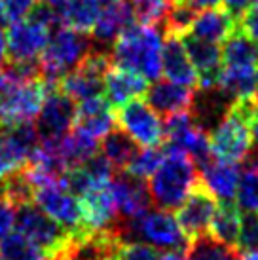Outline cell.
<instances>
[{
  "label": "cell",
  "mask_w": 258,
  "mask_h": 260,
  "mask_svg": "<svg viewBox=\"0 0 258 260\" xmlns=\"http://www.w3.org/2000/svg\"><path fill=\"white\" fill-rule=\"evenodd\" d=\"M74 118H76V103L64 93L59 84L53 86L35 123L40 141H57L64 137L74 127Z\"/></svg>",
  "instance_id": "7c38bea8"
},
{
  "label": "cell",
  "mask_w": 258,
  "mask_h": 260,
  "mask_svg": "<svg viewBox=\"0 0 258 260\" xmlns=\"http://www.w3.org/2000/svg\"><path fill=\"white\" fill-rule=\"evenodd\" d=\"M40 2H44V4H48V6H51V8H55V10H61V6H63L67 0H40Z\"/></svg>",
  "instance_id": "bcb514c9"
},
{
  "label": "cell",
  "mask_w": 258,
  "mask_h": 260,
  "mask_svg": "<svg viewBox=\"0 0 258 260\" xmlns=\"http://www.w3.org/2000/svg\"><path fill=\"white\" fill-rule=\"evenodd\" d=\"M15 226L17 232H21L38 247H42L50 260H67L76 243V238L71 232H67L61 224L48 217L35 202L23 203L17 207Z\"/></svg>",
  "instance_id": "8992f818"
},
{
  "label": "cell",
  "mask_w": 258,
  "mask_h": 260,
  "mask_svg": "<svg viewBox=\"0 0 258 260\" xmlns=\"http://www.w3.org/2000/svg\"><path fill=\"white\" fill-rule=\"evenodd\" d=\"M51 84L44 78H33L17 86L0 99V125H14L19 122H33L40 109H42L46 97L50 93Z\"/></svg>",
  "instance_id": "30bf717a"
},
{
  "label": "cell",
  "mask_w": 258,
  "mask_h": 260,
  "mask_svg": "<svg viewBox=\"0 0 258 260\" xmlns=\"http://www.w3.org/2000/svg\"><path fill=\"white\" fill-rule=\"evenodd\" d=\"M162 48L164 35L154 25H131L112 44V63L133 73L144 80L158 82L162 74Z\"/></svg>",
  "instance_id": "6da1fadb"
},
{
  "label": "cell",
  "mask_w": 258,
  "mask_h": 260,
  "mask_svg": "<svg viewBox=\"0 0 258 260\" xmlns=\"http://www.w3.org/2000/svg\"><path fill=\"white\" fill-rule=\"evenodd\" d=\"M99 14V0H67L59 10L61 25L84 35H89L93 30Z\"/></svg>",
  "instance_id": "484cf974"
},
{
  "label": "cell",
  "mask_w": 258,
  "mask_h": 260,
  "mask_svg": "<svg viewBox=\"0 0 258 260\" xmlns=\"http://www.w3.org/2000/svg\"><path fill=\"white\" fill-rule=\"evenodd\" d=\"M8 23H10V19H8V15H6V8H4V2L0 0V29L6 27Z\"/></svg>",
  "instance_id": "f6af8a7d"
},
{
  "label": "cell",
  "mask_w": 258,
  "mask_h": 260,
  "mask_svg": "<svg viewBox=\"0 0 258 260\" xmlns=\"http://www.w3.org/2000/svg\"><path fill=\"white\" fill-rule=\"evenodd\" d=\"M116 125L141 146H159L165 141V123L146 101L131 99L116 110Z\"/></svg>",
  "instance_id": "9c48e42d"
},
{
  "label": "cell",
  "mask_w": 258,
  "mask_h": 260,
  "mask_svg": "<svg viewBox=\"0 0 258 260\" xmlns=\"http://www.w3.org/2000/svg\"><path fill=\"white\" fill-rule=\"evenodd\" d=\"M101 4H108V2H112V0H99Z\"/></svg>",
  "instance_id": "681fc988"
},
{
  "label": "cell",
  "mask_w": 258,
  "mask_h": 260,
  "mask_svg": "<svg viewBox=\"0 0 258 260\" xmlns=\"http://www.w3.org/2000/svg\"><path fill=\"white\" fill-rule=\"evenodd\" d=\"M112 232L120 241H143L154 249L164 251H188L190 239L169 211L148 209L139 217L129 220H118L112 226Z\"/></svg>",
  "instance_id": "277c9868"
},
{
  "label": "cell",
  "mask_w": 258,
  "mask_h": 260,
  "mask_svg": "<svg viewBox=\"0 0 258 260\" xmlns=\"http://www.w3.org/2000/svg\"><path fill=\"white\" fill-rule=\"evenodd\" d=\"M144 99L158 114L171 118L175 114L190 112L196 101V91L192 87L180 86L175 82H156L152 87L146 89Z\"/></svg>",
  "instance_id": "d6986e66"
},
{
  "label": "cell",
  "mask_w": 258,
  "mask_h": 260,
  "mask_svg": "<svg viewBox=\"0 0 258 260\" xmlns=\"http://www.w3.org/2000/svg\"><path fill=\"white\" fill-rule=\"evenodd\" d=\"M196 10H205V8H216L222 0H186Z\"/></svg>",
  "instance_id": "7bdbcfd3"
},
{
  "label": "cell",
  "mask_w": 258,
  "mask_h": 260,
  "mask_svg": "<svg viewBox=\"0 0 258 260\" xmlns=\"http://www.w3.org/2000/svg\"><path fill=\"white\" fill-rule=\"evenodd\" d=\"M237 21H239V30L245 32L258 46V0H254L251 6L239 15Z\"/></svg>",
  "instance_id": "74e56055"
},
{
  "label": "cell",
  "mask_w": 258,
  "mask_h": 260,
  "mask_svg": "<svg viewBox=\"0 0 258 260\" xmlns=\"http://www.w3.org/2000/svg\"><path fill=\"white\" fill-rule=\"evenodd\" d=\"M236 200L245 213H258V167L247 164L239 175Z\"/></svg>",
  "instance_id": "1f68e13d"
},
{
  "label": "cell",
  "mask_w": 258,
  "mask_h": 260,
  "mask_svg": "<svg viewBox=\"0 0 258 260\" xmlns=\"http://www.w3.org/2000/svg\"><path fill=\"white\" fill-rule=\"evenodd\" d=\"M33 202L48 217L61 224L64 230L71 232L76 239L87 238V234L84 232V217H82L80 200L67 188L63 179L36 188Z\"/></svg>",
  "instance_id": "ba28073f"
},
{
  "label": "cell",
  "mask_w": 258,
  "mask_h": 260,
  "mask_svg": "<svg viewBox=\"0 0 258 260\" xmlns=\"http://www.w3.org/2000/svg\"><path fill=\"white\" fill-rule=\"evenodd\" d=\"M241 260H258V251H252V253H241Z\"/></svg>",
  "instance_id": "7dc6e473"
},
{
  "label": "cell",
  "mask_w": 258,
  "mask_h": 260,
  "mask_svg": "<svg viewBox=\"0 0 258 260\" xmlns=\"http://www.w3.org/2000/svg\"><path fill=\"white\" fill-rule=\"evenodd\" d=\"M164 159V150L158 146H144L143 150H137L133 159L129 161L125 173H129L141 181H150L152 175L158 171L159 164Z\"/></svg>",
  "instance_id": "4dcf8cb0"
},
{
  "label": "cell",
  "mask_w": 258,
  "mask_h": 260,
  "mask_svg": "<svg viewBox=\"0 0 258 260\" xmlns=\"http://www.w3.org/2000/svg\"><path fill=\"white\" fill-rule=\"evenodd\" d=\"M116 127V112L105 97H93L76 105L74 129L101 141Z\"/></svg>",
  "instance_id": "e0dca14e"
},
{
  "label": "cell",
  "mask_w": 258,
  "mask_h": 260,
  "mask_svg": "<svg viewBox=\"0 0 258 260\" xmlns=\"http://www.w3.org/2000/svg\"><path fill=\"white\" fill-rule=\"evenodd\" d=\"M162 73L169 82L186 87H200V74L192 65L182 40L177 35H165L162 48Z\"/></svg>",
  "instance_id": "ac0fdd59"
},
{
  "label": "cell",
  "mask_w": 258,
  "mask_h": 260,
  "mask_svg": "<svg viewBox=\"0 0 258 260\" xmlns=\"http://www.w3.org/2000/svg\"><path fill=\"white\" fill-rule=\"evenodd\" d=\"M241 215L243 213L239 211V205L236 202H218L209 226V236L224 245L236 247L239 226H241Z\"/></svg>",
  "instance_id": "d4e9b609"
},
{
  "label": "cell",
  "mask_w": 258,
  "mask_h": 260,
  "mask_svg": "<svg viewBox=\"0 0 258 260\" xmlns=\"http://www.w3.org/2000/svg\"><path fill=\"white\" fill-rule=\"evenodd\" d=\"M249 127H251V137H252V145L256 146L258 150V103L254 110H252L251 114V120H249Z\"/></svg>",
  "instance_id": "b9f144b4"
},
{
  "label": "cell",
  "mask_w": 258,
  "mask_h": 260,
  "mask_svg": "<svg viewBox=\"0 0 258 260\" xmlns=\"http://www.w3.org/2000/svg\"><path fill=\"white\" fill-rule=\"evenodd\" d=\"M182 46L186 50L188 57L196 67L200 74V87L201 89H215L218 86V76L222 69V50L218 44L203 40L186 32L180 37Z\"/></svg>",
  "instance_id": "9a60e30c"
},
{
  "label": "cell",
  "mask_w": 258,
  "mask_h": 260,
  "mask_svg": "<svg viewBox=\"0 0 258 260\" xmlns=\"http://www.w3.org/2000/svg\"><path fill=\"white\" fill-rule=\"evenodd\" d=\"M8 57V46H6V35L0 29V67H4V61Z\"/></svg>",
  "instance_id": "ee69618b"
},
{
  "label": "cell",
  "mask_w": 258,
  "mask_h": 260,
  "mask_svg": "<svg viewBox=\"0 0 258 260\" xmlns=\"http://www.w3.org/2000/svg\"><path fill=\"white\" fill-rule=\"evenodd\" d=\"M101 154L110 161V166L118 171H125L129 161L137 154V143L129 137L125 131H122L118 125L108 133L101 143Z\"/></svg>",
  "instance_id": "4316f807"
},
{
  "label": "cell",
  "mask_w": 258,
  "mask_h": 260,
  "mask_svg": "<svg viewBox=\"0 0 258 260\" xmlns=\"http://www.w3.org/2000/svg\"><path fill=\"white\" fill-rule=\"evenodd\" d=\"M247 164H251V166L258 167V150L254 152V154H251L249 158H247Z\"/></svg>",
  "instance_id": "c3c4849f"
},
{
  "label": "cell",
  "mask_w": 258,
  "mask_h": 260,
  "mask_svg": "<svg viewBox=\"0 0 258 260\" xmlns=\"http://www.w3.org/2000/svg\"><path fill=\"white\" fill-rule=\"evenodd\" d=\"M258 99H239L230 105L226 114L209 131L211 154L216 159L239 164L251 156L252 137L249 120Z\"/></svg>",
  "instance_id": "3957f363"
},
{
  "label": "cell",
  "mask_w": 258,
  "mask_h": 260,
  "mask_svg": "<svg viewBox=\"0 0 258 260\" xmlns=\"http://www.w3.org/2000/svg\"><path fill=\"white\" fill-rule=\"evenodd\" d=\"M198 182H200V169L196 161L186 152L167 146L158 171L152 175L148 184L152 203L164 211L179 209Z\"/></svg>",
  "instance_id": "7a4b0ae2"
},
{
  "label": "cell",
  "mask_w": 258,
  "mask_h": 260,
  "mask_svg": "<svg viewBox=\"0 0 258 260\" xmlns=\"http://www.w3.org/2000/svg\"><path fill=\"white\" fill-rule=\"evenodd\" d=\"M216 87L230 103L258 99V65L222 67Z\"/></svg>",
  "instance_id": "cb8c5ba5"
},
{
  "label": "cell",
  "mask_w": 258,
  "mask_h": 260,
  "mask_svg": "<svg viewBox=\"0 0 258 260\" xmlns=\"http://www.w3.org/2000/svg\"><path fill=\"white\" fill-rule=\"evenodd\" d=\"M188 260H241V253L236 247L224 245L209 234L190 241Z\"/></svg>",
  "instance_id": "f546056e"
},
{
  "label": "cell",
  "mask_w": 258,
  "mask_h": 260,
  "mask_svg": "<svg viewBox=\"0 0 258 260\" xmlns=\"http://www.w3.org/2000/svg\"><path fill=\"white\" fill-rule=\"evenodd\" d=\"M200 181L207 188L211 194L220 202H234L236 200L237 184H239V169L237 164H230L216 159L215 156L201 164L200 167Z\"/></svg>",
  "instance_id": "44dd1931"
},
{
  "label": "cell",
  "mask_w": 258,
  "mask_h": 260,
  "mask_svg": "<svg viewBox=\"0 0 258 260\" xmlns=\"http://www.w3.org/2000/svg\"><path fill=\"white\" fill-rule=\"evenodd\" d=\"M173 2H186V0H173Z\"/></svg>",
  "instance_id": "f907efd6"
},
{
  "label": "cell",
  "mask_w": 258,
  "mask_h": 260,
  "mask_svg": "<svg viewBox=\"0 0 258 260\" xmlns=\"http://www.w3.org/2000/svg\"><path fill=\"white\" fill-rule=\"evenodd\" d=\"M158 249L143 241H125L118 247L114 260H158Z\"/></svg>",
  "instance_id": "8d00e7d4"
},
{
  "label": "cell",
  "mask_w": 258,
  "mask_h": 260,
  "mask_svg": "<svg viewBox=\"0 0 258 260\" xmlns=\"http://www.w3.org/2000/svg\"><path fill=\"white\" fill-rule=\"evenodd\" d=\"M15 213H17V207L14 203L8 202L4 196H0V239L6 234H10V230L14 228Z\"/></svg>",
  "instance_id": "ab89813d"
},
{
  "label": "cell",
  "mask_w": 258,
  "mask_h": 260,
  "mask_svg": "<svg viewBox=\"0 0 258 260\" xmlns=\"http://www.w3.org/2000/svg\"><path fill=\"white\" fill-rule=\"evenodd\" d=\"M224 2V8L228 10L232 15H236L237 19H239V15L243 14L247 8L251 6L254 0H222Z\"/></svg>",
  "instance_id": "60d3db41"
},
{
  "label": "cell",
  "mask_w": 258,
  "mask_h": 260,
  "mask_svg": "<svg viewBox=\"0 0 258 260\" xmlns=\"http://www.w3.org/2000/svg\"><path fill=\"white\" fill-rule=\"evenodd\" d=\"M112 67V57L105 50H91L69 74L59 82V87L74 103L103 97L105 76Z\"/></svg>",
  "instance_id": "52a82bcc"
},
{
  "label": "cell",
  "mask_w": 258,
  "mask_h": 260,
  "mask_svg": "<svg viewBox=\"0 0 258 260\" xmlns=\"http://www.w3.org/2000/svg\"><path fill=\"white\" fill-rule=\"evenodd\" d=\"M0 258L2 260H50L48 253L35 241H30L21 232H10L0 239Z\"/></svg>",
  "instance_id": "83f0119b"
},
{
  "label": "cell",
  "mask_w": 258,
  "mask_h": 260,
  "mask_svg": "<svg viewBox=\"0 0 258 260\" xmlns=\"http://www.w3.org/2000/svg\"><path fill=\"white\" fill-rule=\"evenodd\" d=\"M196 15H198V10L192 4H188V2H173L164 21L165 35H177V37L186 35L190 27H192Z\"/></svg>",
  "instance_id": "e575fe53"
},
{
  "label": "cell",
  "mask_w": 258,
  "mask_h": 260,
  "mask_svg": "<svg viewBox=\"0 0 258 260\" xmlns=\"http://www.w3.org/2000/svg\"><path fill=\"white\" fill-rule=\"evenodd\" d=\"M51 30L33 19H21L10 25L6 35L8 57L12 63H36L48 46Z\"/></svg>",
  "instance_id": "4fadbf2b"
},
{
  "label": "cell",
  "mask_w": 258,
  "mask_h": 260,
  "mask_svg": "<svg viewBox=\"0 0 258 260\" xmlns=\"http://www.w3.org/2000/svg\"><path fill=\"white\" fill-rule=\"evenodd\" d=\"M133 15L143 25H164L173 0H127Z\"/></svg>",
  "instance_id": "836d02e7"
},
{
  "label": "cell",
  "mask_w": 258,
  "mask_h": 260,
  "mask_svg": "<svg viewBox=\"0 0 258 260\" xmlns=\"http://www.w3.org/2000/svg\"><path fill=\"white\" fill-rule=\"evenodd\" d=\"M133 23H135V15L127 0H112L105 4V8H101L97 23L91 30L93 42L99 46H112L116 38Z\"/></svg>",
  "instance_id": "7402d4cb"
},
{
  "label": "cell",
  "mask_w": 258,
  "mask_h": 260,
  "mask_svg": "<svg viewBox=\"0 0 258 260\" xmlns=\"http://www.w3.org/2000/svg\"><path fill=\"white\" fill-rule=\"evenodd\" d=\"M4 8H6V15L12 23L27 19L33 8L38 4V0H2Z\"/></svg>",
  "instance_id": "f35d334b"
},
{
  "label": "cell",
  "mask_w": 258,
  "mask_h": 260,
  "mask_svg": "<svg viewBox=\"0 0 258 260\" xmlns=\"http://www.w3.org/2000/svg\"><path fill=\"white\" fill-rule=\"evenodd\" d=\"M91 50L93 48L87 35L69 27H57L51 30L48 46L38 59L40 78L51 86H57L64 74L71 73Z\"/></svg>",
  "instance_id": "5b68a950"
},
{
  "label": "cell",
  "mask_w": 258,
  "mask_h": 260,
  "mask_svg": "<svg viewBox=\"0 0 258 260\" xmlns=\"http://www.w3.org/2000/svg\"><path fill=\"white\" fill-rule=\"evenodd\" d=\"M236 249L239 253L258 251V213H243Z\"/></svg>",
  "instance_id": "d590c367"
},
{
  "label": "cell",
  "mask_w": 258,
  "mask_h": 260,
  "mask_svg": "<svg viewBox=\"0 0 258 260\" xmlns=\"http://www.w3.org/2000/svg\"><path fill=\"white\" fill-rule=\"evenodd\" d=\"M165 145L175 150L186 152L200 167L213 154L209 146V131L196 122L190 112L175 114L165 122Z\"/></svg>",
  "instance_id": "8fae6325"
},
{
  "label": "cell",
  "mask_w": 258,
  "mask_h": 260,
  "mask_svg": "<svg viewBox=\"0 0 258 260\" xmlns=\"http://www.w3.org/2000/svg\"><path fill=\"white\" fill-rule=\"evenodd\" d=\"M0 260H2V258H0Z\"/></svg>",
  "instance_id": "816d5d0a"
},
{
  "label": "cell",
  "mask_w": 258,
  "mask_h": 260,
  "mask_svg": "<svg viewBox=\"0 0 258 260\" xmlns=\"http://www.w3.org/2000/svg\"><path fill=\"white\" fill-rule=\"evenodd\" d=\"M110 190L114 196L116 213L118 220H129V218L139 217L141 213L150 209V192L144 181L135 179L129 173L114 175V179L110 182Z\"/></svg>",
  "instance_id": "2e32d148"
},
{
  "label": "cell",
  "mask_w": 258,
  "mask_h": 260,
  "mask_svg": "<svg viewBox=\"0 0 258 260\" xmlns=\"http://www.w3.org/2000/svg\"><path fill=\"white\" fill-rule=\"evenodd\" d=\"M239 29V21L236 15H232L226 8H205L198 10V15L190 27V35L209 42H226L236 30Z\"/></svg>",
  "instance_id": "603a6c76"
},
{
  "label": "cell",
  "mask_w": 258,
  "mask_h": 260,
  "mask_svg": "<svg viewBox=\"0 0 258 260\" xmlns=\"http://www.w3.org/2000/svg\"><path fill=\"white\" fill-rule=\"evenodd\" d=\"M232 65H258V46L239 29L222 48V67Z\"/></svg>",
  "instance_id": "f1b7e54d"
},
{
  "label": "cell",
  "mask_w": 258,
  "mask_h": 260,
  "mask_svg": "<svg viewBox=\"0 0 258 260\" xmlns=\"http://www.w3.org/2000/svg\"><path fill=\"white\" fill-rule=\"evenodd\" d=\"M216 211V198L201 181L192 188L184 203L177 209V222L190 241L209 234V226Z\"/></svg>",
  "instance_id": "5bb4252c"
},
{
  "label": "cell",
  "mask_w": 258,
  "mask_h": 260,
  "mask_svg": "<svg viewBox=\"0 0 258 260\" xmlns=\"http://www.w3.org/2000/svg\"><path fill=\"white\" fill-rule=\"evenodd\" d=\"M148 89V80H144L141 74L133 73L129 69L118 67L112 63L105 76V89L103 97L110 103L112 109H120L131 99L144 97Z\"/></svg>",
  "instance_id": "ffe728a7"
},
{
  "label": "cell",
  "mask_w": 258,
  "mask_h": 260,
  "mask_svg": "<svg viewBox=\"0 0 258 260\" xmlns=\"http://www.w3.org/2000/svg\"><path fill=\"white\" fill-rule=\"evenodd\" d=\"M25 164H27V158L15 148L12 139L8 137L6 129L0 125V184L19 173Z\"/></svg>",
  "instance_id": "d6a6232c"
}]
</instances>
